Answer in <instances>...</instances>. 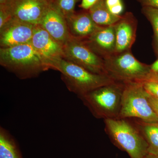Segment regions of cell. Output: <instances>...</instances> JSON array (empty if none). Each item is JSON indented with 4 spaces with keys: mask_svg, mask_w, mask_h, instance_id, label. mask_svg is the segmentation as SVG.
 Returning a JSON list of instances; mask_svg holds the SVG:
<instances>
[{
    "mask_svg": "<svg viewBox=\"0 0 158 158\" xmlns=\"http://www.w3.org/2000/svg\"><path fill=\"white\" fill-rule=\"evenodd\" d=\"M49 69L58 71L70 92L79 98L96 88L116 82L107 75L93 73L63 58L46 62Z\"/></svg>",
    "mask_w": 158,
    "mask_h": 158,
    "instance_id": "obj_1",
    "label": "cell"
},
{
    "mask_svg": "<svg viewBox=\"0 0 158 158\" xmlns=\"http://www.w3.org/2000/svg\"><path fill=\"white\" fill-rule=\"evenodd\" d=\"M0 64L21 79L37 77L49 69L31 42L0 48Z\"/></svg>",
    "mask_w": 158,
    "mask_h": 158,
    "instance_id": "obj_2",
    "label": "cell"
},
{
    "mask_svg": "<svg viewBox=\"0 0 158 158\" xmlns=\"http://www.w3.org/2000/svg\"><path fill=\"white\" fill-rule=\"evenodd\" d=\"M104 123L106 131L113 143L131 158H143L148 153L147 141L127 118H108Z\"/></svg>",
    "mask_w": 158,
    "mask_h": 158,
    "instance_id": "obj_3",
    "label": "cell"
},
{
    "mask_svg": "<svg viewBox=\"0 0 158 158\" xmlns=\"http://www.w3.org/2000/svg\"><path fill=\"white\" fill-rule=\"evenodd\" d=\"M124 84L114 82L94 89L79 98L94 117L118 118Z\"/></svg>",
    "mask_w": 158,
    "mask_h": 158,
    "instance_id": "obj_4",
    "label": "cell"
},
{
    "mask_svg": "<svg viewBox=\"0 0 158 158\" xmlns=\"http://www.w3.org/2000/svg\"><path fill=\"white\" fill-rule=\"evenodd\" d=\"M118 118H135L146 122L158 121L148 99L149 94L139 82H125Z\"/></svg>",
    "mask_w": 158,
    "mask_h": 158,
    "instance_id": "obj_5",
    "label": "cell"
},
{
    "mask_svg": "<svg viewBox=\"0 0 158 158\" xmlns=\"http://www.w3.org/2000/svg\"><path fill=\"white\" fill-rule=\"evenodd\" d=\"M104 61L106 74L116 82L139 81L151 72L150 65L138 61L131 50L113 54Z\"/></svg>",
    "mask_w": 158,
    "mask_h": 158,
    "instance_id": "obj_6",
    "label": "cell"
},
{
    "mask_svg": "<svg viewBox=\"0 0 158 158\" xmlns=\"http://www.w3.org/2000/svg\"><path fill=\"white\" fill-rule=\"evenodd\" d=\"M63 47V59L93 73L106 75L104 59L81 40L72 37Z\"/></svg>",
    "mask_w": 158,
    "mask_h": 158,
    "instance_id": "obj_7",
    "label": "cell"
},
{
    "mask_svg": "<svg viewBox=\"0 0 158 158\" xmlns=\"http://www.w3.org/2000/svg\"><path fill=\"white\" fill-rule=\"evenodd\" d=\"M52 2L51 0H9L0 6L6 9L12 19L38 25Z\"/></svg>",
    "mask_w": 158,
    "mask_h": 158,
    "instance_id": "obj_8",
    "label": "cell"
},
{
    "mask_svg": "<svg viewBox=\"0 0 158 158\" xmlns=\"http://www.w3.org/2000/svg\"><path fill=\"white\" fill-rule=\"evenodd\" d=\"M36 26L11 19L0 29L1 48L31 42Z\"/></svg>",
    "mask_w": 158,
    "mask_h": 158,
    "instance_id": "obj_9",
    "label": "cell"
},
{
    "mask_svg": "<svg viewBox=\"0 0 158 158\" xmlns=\"http://www.w3.org/2000/svg\"><path fill=\"white\" fill-rule=\"evenodd\" d=\"M38 25L62 46L72 37L65 17L52 2Z\"/></svg>",
    "mask_w": 158,
    "mask_h": 158,
    "instance_id": "obj_10",
    "label": "cell"
},
{
    "mask_svg": "<svg viewBox=\"0 0 158 158\" xmlns=\"http://www.w3.org/2000/svg\"><path fill=\"white\" fill-rule=\"evenodd\" d=\"M31 43L45 64L50 60L64 58L63 46L40 26H35Z\"/></svg>",
    "mask_w": 158,
    "mask_h": 158,
    "instance_id": "obj_11",
    "label": "cell"
},
{
    "mask_svg": "<svg viewBox=\"0 0 158 158\" xmlns=\"http://www.w3.org/2000/svg\"><path fill=\"white\" fill-rule=\"evenodd\" d=\"M81 41L103 59L110 56L115 53L116 48L114 25L100 27L90 37Z\"/></svg>",
    "mask_w": 158,
    "mask_h": 158,
    "instance_id": "obj_12",
    "label": "cell"
},
{
    "mask_svg": "<svg viewBox=\"0 0 158 158\" xmlns=\"http://www.w3.org/2000/svg\"><path fill=\"white\" fill-rule=\"evenodd\" d=\"M116 35L115 53L131 50L135 41L137 20L131 12L122 15L114 25Z\"/></svg>",
    "mask_w": 158,
    "mask_h": 158,
    "instance_id": "obj_13",
    "label": "cell"
},
{
    "mask_svg": "<svg viewBox=\"0 0 158 158\" xmlns=\"http://www.w3.org/2000/svg\"><path fill=\"white\" fill-rule=\"evenodd\" d=\"M65 19L71 35L79 40L88 38L100 27L93 21L88 11L75 12Z\"/></svg>",
    "mask_w": 158,
    "mask_h": 158,
    "instance_id": "obj_14",
    "label": "cell"
},
{
    "mask_svg": "<svg viewBox=\"0 0 158 158\" xmlns=\"http://www.w3.org/2000/svg\"><path fill=\"white\" fill-rule=\"evenodd\" d=\"M88 11L93 21L100 27L114 25L122 16L112 14L106 6L105 0H98Z\"/></svg>",
    "mask_w": 158,
    "mask_h": 158,
    "instance_id": "obj_15",
    "label": "cell"
},
{
    "mask_svg": "<svg viewBox=\"0 0 158 158\" xmlns=\"http://www.w3.org/2000/svg\"><path fill=\"white\" fill-rule=\"evenodd\" d=\"M134 124L147 141L148 153L158 155V121L146 122L137 119Z\"/></svg>",
    "mask_w": 158,
    "mask_h": 158,
    "instance_id": "obj_16",
    "label": "cell"
},
{
    "mask_svg": "<svg viewBox=\"0 0 158 158\" xmlns=\"http://www.w3.org/2000/svg\"><path fill=\"white\" fill-rule=\"evenodd\" d=\"M0 158H22L15 141L2 127H0Z\"/></svg>",
    "mask_w": 158,
    "mask_h": 158,
    "instance_id": "obj_17",
    "label": "cell"
},
{
    "mask_svg": "<svg viewBox=\"0 0 158 158\" xmlns=\"http://www.w3.org/2000/svg\"><path fill=\"white\" fill-rule=\"evenodd\" d=\"M151 96L158 98V74L151 72L146 77L139 81Z\"/></svg>",
    "mask_w": 158,
    "mask_h": 158,
    "instance_id": "obj_18",
    "label": "cell"
},
{
    "mask_svg": "<svg viewBox=\"0 0 158 158\" xmlns=\"http://www.w3.org/2000/svg\"><path fill=\"white\" fill-rule=\"evenodd\" d=\"M142 11L152 26L156 49L158 53V9L152 7H143Z\"/></svg>",
    "mask_w": 158,
    "mask_h": 158,
    "instance_id": "obj_19",
    "label": "cell"
},
{
    "mask_svg": "<svg viewBox=\"0 0 158 158\" xmlns=\"http://www.w3.org/2000/svg\"><path fill=\"white\" fill-rule=\"evenodd\" d=\"M78 0H56L53 2L57 9L65 18L75 12V8Z\"/></svg>",
    "mask_w": 158,
    "mask_h": 158,
    "instance_id": "obj_20",
    "label": "cell"
},
{
    "mask_svg": "<svg viewBox=\"0 0 158 158\" xmlns=\"http://www.w3.org/2000/svg\"><path fill=\"white\" fill-rule=\"evenodd\" d=\"M106 6L112 14L121 16L124 10V6L122 0H105Z\"/></svg>",
    "mask_w": 158,
    "mask_h": 158,
    "instance_id": "obj_21",
    "label": "cell"
},
{
    "mask_svg": "<svg viewBox=\"0 0 158 158\" xmlns=\"http://www.w3.org/2000/svg\"><path fill=\"white\" fill-rule=\"evenodd\" d=\"M11 19L10 15L2 6H0V29Z\"/></svg>",
    "mask_w": 158,
    "mask_h": 158,
    "instance_id": "obj_22",
    "label": "cell"
},
{
    "mask_svg": "<svg viewBox=\"0 0 158 158\" xmlns=\"http://www.w3.org/2000/svg\"><path fill=\"white\" fill-rule=\"evenodd\" d=\"M143 7H150L158 9V0H138Z\"/></svg>",
    "mask_w": 158,
    "mask_h": 158,
    "instance_id": "obj_23",
    "label": "cell"
},
{
    "mask_svg": "<svg viewBox=\"0 0 158 158\" xmlns=\"http://www.w3.org/2000/svg\"><path fill=\"white\" fill-rule=\"evenodd\" d=\"M98 0H82L80 7L85 10H88L96 4Z\"/></svg>",
    "mask_w": 158,
    "mask_h": 158,
    "instance_id": "obj_24",
    "label": "cell"
},
{
    "mask_svg": "<svg viewBox=\"0 0 158 158\" xmlns=\"http://www.w3.org/2000/svg\"><path fill=\"white\" fill-rule=\"evenodd\" d=\"M148 99L152 107L153 110L155 112L156 114L158 117V98H156L153 97L148 95Z\"/></svg>",
    "mask_w": 158,
    "mask_h": 158,
    "instance_id": "obj_25",
    "label": "cell"
},
{
    "mask_svg": "<svg viewBox=\"0 0 158 158\" xmlns=\"http://www.w3.org/2000/svg\"><path fill=\"white\" fill-rule=\"evenodd\" d=\"M150 68L151 72L158 74V59L152 64L150 65Z\"/></svg>",
    "mask_w": 158,
    "mask_h": 158,
    "instance_id": "obj_26",
    "label": "cell"
},
{
    "mask_svg": "<svg viewBox=\"0 0 158 158\" xmlns=\"http://www.w3.org/2000/svg\"><path fill=\"white\" fill-rule=\"evenodd\" d=\"M143 158H158V155L148 153Z\"/></svg>",
    "mask_w": 158,
    "mask_h": 158,
    "instance_id": "obj_27",
    "label": "cell"
},
{
    "mask_svg": "<svg viewBox=\"0 0 158 158\" xmlns=\"http://www.w3.org/2000/svg\"><path fill=\"white\" fill-rule=\"evenodd\" d=\"M9 0H0V5L4 4V3H6Z\"/></svg>",
    "mask_w": 158,
    "mask_h": 158,
    "instance_id": "obj_28",
    "label": "cell"
}]
</instances>
